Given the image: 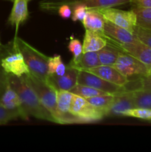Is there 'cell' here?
Here are the masks:
<instances>
[{"label":"cell","mask_w":151,"mask_h":152,"mask_svg":"<svg viewBox=\"0 0 151 152\" xmlns=\"http://www.w3.org/2000/svg\"><path fill=\"white\" fill-rule=\"evenodd\" d=\"M18 117H21L19 111L9 110L0 104V125L6 124Z\"/></svg>","instance_id":"28"},{"label":"cell","mask_w":151,"mask_h":152,"mask_svg":"<svg viewBox=\"0 0 151 152\" xmlns=\"http://www.w3.org/2000/svg\"><path fill=\"white\" fill-rule=\"evenodd\" d=\"M102 34L107 38L122 44L133 42L137 39L134 34L107 20L105 21L103 32Z\"/></svg>","instance_id":"14"},{"label":"cell","mask_w":151,"mask_h":152,"mask_svg":"<svg viewBox=\"0 0 151 152\" xmlns=\"http://www.w3.org/2000/svg\"><path fill=\"white\" fill-rule=\"evenodd\" d=\"M133 108L135 106L132 91H126L115 95L113 102L107 111V116H121L123 112Z\"/></svg>","instance_id":"15"},{"label":"cell","mask_w":151,"mask_h":152,"mask_svg":"<svg viewBox=\"0 0 151 152\" xmlns=\"http://www.w3.org/2000/svg\"><path fill=\"white\" fill-rule=\"evenodd\" d=\"M114 97H115V95L107 94L99 95V96H93V97H90L86 99L92 105L105 111L107 116V111L113 102Z\"/></svg>","instance_id":"23"},{"label":"cell","mask_w":151,"mask_h":152,"mask_svg":"<svg viewBox=\"0 0 151 152\" xmlns=\"http://www.w3.org/2000/svg\"><path fill=\"white\" fill-rule=\"evenodd\" d=\"M107 45V41L101 33L86 30L82 48L83 53L97 52Z\"/></svg>","instance_id":"16"},{"label":"cell","mask_w":151,"mask_h":152,"mask_svg":"<svg viewBox=\"0 0 151 152\" xmlns=\"http://www.w3.org/2000/svg\"><path fill=\"white\" fill-rule=\"evenodd\" d=\"M105 37L106 38L107 43L113 45L120 50L133 55L139 60L145 64L149 68L150 72V74H151V48L142 43L139 39H136L133 42L122 44V43H119L111 39L107 38L105 36Z\"/></svg>","instance_id":"9"},{"label":"cell","mask_w":151,"mask_h":152,"mask_svg":"<svg viewBox=\"0 0 151 152\" xmlns=\"http://www.w3.org/2000/svg\"><path fill=\"white\" fill-rule=\"evenodd\" d=\"M121 51L122 50L113 45L107 43L106 46L97 51L101 65L113 66Z\"/></svg>","instance_id":"20"},{"label":"cell","mask_w":151,"mask_h":152,"mask_svg":"<svg viewBox=\"0 0 151 152\" xmlns=\"http://www.w3.org/2000/svg\"><path fill=\"white\" fill-rule=\"evenodd\" d=\"M132 0H59V1H49L41 4L42 8L46 10H53L57 8L61 4H66L70 7H73L78 4H84L87 9H95L99 10L103 8L113 7L115 6L127 4L131 2Z\"/></svg>","instance_id":"6"},{"label":"cell","mask_w":151,"mask_h":152,"mask_svg":"<svg viewBox=\"0 0 151 152\" xmlns=\"http://www.w3.org/2000/svg\"><path fill=\"white\" fill-rule=\"evenodd\" d=\"M139 89H151V74L139 78Z\"/></svg>","instance_id":"32"},{"label":"cell","mask_w":151,"mask_h":152,"mask_svg":"<svg viewBox=\"0 0 151 152\" xmlns=\"http://www.w3.org/2000/svg\"><path fill=\"white\" fill-rule=\"evenodd\" d=\"M58 13L62 19H69L72 16V9L68 4H61L58 8Z\"/></svg>","instance_id":"31"},{"label":"cell","mask_w":151,"mask_h":152,"mask_svg":"<svg viewBox=\"0 0 151 152\" xmlns=\"http://www.w3.org/2000/svg\"><path fill=\"white\" fill-rule=\"evenodd\" d=\"M68 50L72 53L73 56V59H77L83 53L82 44L78 39L74 38L72 36L70 37L69 44H68Z\"/></svg>","instance_id":"29"},{"label":"cell","mask_w":151,"mask_h":152,"mask_svg":"<svg viewBox=\"0 0 151 152\" xmlns=\"http://www.w3.org/2000/svg\"><path fill=\"white\" fill-rule=\"evenodd\" d=\"M13 48L23 55L30 73L45 81L48 77L49 57L20 38H15Z\"/></svg>","instance_id":"2"},{"label":"cell","mask_w":151,"mask_h":152,"mask_svg":"<svg viewBox=\"0 0 151 152\" xmlns=\"http://www.w3.org/2000/svg\"><path fill=\"white\" fill-rule=\"evenodd\" d=\"M0 104L9 110L19 111L21 118L24 120H28L29 117L24 111L22 101L19 94L11 87L9 82H7L5 89L0 97Z\"/></svg>","instance_id":"13"},{"label":"cell","mask_w":151,"mask_h":152,"mask_svg":"<svg viewBox=\"0 0 151 152\" xmlns=\"http://www.w3.org/2000/svg\"><path fill=\"white\" fill-rule=\"evenodd\" d=\"M70 91L72 92L73 94L76 95L82 96V97L85 98V99H88V98L93 97V96L107 94L106 92L102 91L94 88L90 87V86H84V85L78 84V83L72 89H70Z\"/></svg>","instance_id":"24"},{"label":"cell","mask_w":151,"mask_h":152,"mask_svg":"<svg viewBox=\"0 0 151 152\" xmlns=\"http://www.w3.org/2000/svg\"><path fill=\"white\" fill-rule=\"evenodd\" d=\"M7 82V74L2 69H0V97L5 89Z\"/></svg>","instance_id":"33"},{"label":"cell","mask_w":151,"mask_h":152,"mask_svg":"<svg viewBox=\"0 0 151 152\" xmlns=\"http://www.w3.org/2000/svg\"><path fill=\"white\" fill-rule=\"evenodd\" d=\"M121 116L135 117V118L151 121V109L143 108H133L132 109L127 110V111L123 112Z\"/></svg>","instance_id":"26"},{"label":"cell","mask_w":151,"mask_h":152,"mask_svg":"<svg viewBox=\"0 0 151 152\" xmlns=\"http://www.w3.org/2000/svg\"><path fill=\"white\" fill-rule=\"evenodd\" d=\"M78 84L90 86L110 94H118L126 91L124 86H120L103 80L101 77L85 71H79L78 74Z\"/></svg>","instance_id":"8"},{"label":"cell","mask_w":151,"mask_h":152,"mask_svg":"<svg viewBox=\"0 0 151 152\" xmlns=\"http://www.w3.org/2000/svg\"><path fill=\"white\" fill-rule=\"evenodd\" d=\"M135 108L151 109V89H139L132 91Z\"/></svg>","instance_id":"21"},{"label":"cell","mask_w":151,"mask_h":152,"mask_svg":"<svg viewBox=\"0 0 151 152\" xmlns=\"http://www.w3.org/2000/svg\"><path fill=\"white\" fill-rule=\"evenodd\" d=\"M67 66L62 62L60 55L49 57L48 59V74H56L62 76L66 72Z\"/></svg>","instance_id":"25"},{"label":"cell","mask_w":151,"mask_h":152,"mask_svg":"<svg viewBox=\"0 0 151 152\" xmlns=\"http://www.w3.org/2000/svg\"><path fill=\"white\" fill-rule=\"evenodd\" d=\"M78 70L67 65L66 72L62 76L56 74L48 75L46 82L57 90L70 91L77 84Z\"/></svg>","instance_id":"11"},{"label":"cell","mask_w":151,"mask_h":152,"mask_svg":"<svg viewBox=\"0 0 151 152\" xmlns=\"http://www.w3.org/2000/svg\"><path fill=\"white\" fill-rule=\"evenodd\" d=\"M131 2L138 7H151V0H132Z\"/></svg>","instance_id":"34"},{"label":"cell","mask_w":151,"mask_h":152,"mask_svg":"<svg viewBox=\"0 0 151 152\" xmlns=\"http://www.w3.org/2000/svg\"><path fill=\"white\" fill-rule=\"evenodd\" d=\"M70 113L78 117L81 123L99 121L107 116L105 111L92 105L85 98L76 94L72 99Z\"/></svg>","instance_id":"4"},{"label":"cell","mask_w":151,"mask_h":152,"mask_svg":"<svg viewBox=\"0 0 151 152\" xmlns=\"http://www.w3.org/2000/svg\"><path fill=\"white\" fill-rule=\"evenodd\" d=\"M85 71L92 73L106 81L120 86H124L129 82L127 77L123 75L118 70L110 65H100Z\"/></svg>","instance_id":"12"},{"label":"cell","mask_w":151,"mask_h":152,"mask_svg":"<svg viewBox=\"0 0 151 152\" xmlns=\"http://www.w3.org/2000/svg\"><path fill=\"white\" fill-rule=\"evenodd\" d=\"M100 65L97 52H86L81 53L77 59H73L68 65L78 71H87Z\"/></svg>","instance_id":"18"},{"label":"cell","mask_w":151,"mask_h":152,"mask_svg":"<svg viewBox=\"0 0 151 152\" xmlns=\"http://www.w3.org/2000/svg\"><path fill=\"white\" fill-rule=\"evenodd\" d=\"M29 0H13V6L8 18V22L12 26L16 27L18 31L19 25L28 17V3Z\"/></svg>","instance_id":"17"},{"label":"cell","mask_w":151,"mask_h":152,"mask_svg":"<svg viewBox=\"0 0 151 152\" xmlns=\"http://www.w3.org/2000/svg\"><path fill=\"white\" fill-rule=\"evenodd\" d=\"M15 51L1 59L0 67L7 74L16 77H20L29 74V68L25 63L23 55L18 50H15Z\"/></svg>","instance_id":"10"},{"label":"cell","mask_w":151,"mask_h":152,"mask_svg":"<svg viewBox=\"0 0 151 152\" xmlns=\"http://www.w3.org/2000/svg\"><path fill=\"white\" fill-rule=\"evenodd\" d=\"M25 82L34 91L40 102L50 111L56 120V123L60 124V114L56 105V91L47 82L35 77L30 73L23 76Z\"/></svg>","instance_id":"3"},{"label":"cell","mask_w":151,"mask_h":152,"mask_svg":"<svg viewBox=\"0 0 151 152\" xmlns=\"http://www.w3.org/2000/svg\"><path fill=\"white\" fill-rule=\"evenodd\" d=\"M134 35L142 43L151 48V30L136 25L133 32Z\"/></svg>","instance_id":"27"},{"label":"cell","mask_w":151,"mask_h":152,"mask_svg":"<svg viewBox=\"0 0 151 152\" xmlns=\"http://www.w3.org/2000/svg\"><path fill=\"white\" fill-rule=\"evenodd\" d=\"M87 11V8L85 5L81 4H76L73 7L72 10V20L73 22H82L83 19L85 17L86 13Z\"/></svg>","instance_id":"30"},{"label":"cell","mask_w":151,"mask_h":152,"mask_svg":"<svg viewBox=\"0 0 151 152\" xmlns=\"http://www.w3.org/2000/svg\"><path fill=\"white\" fill-rule=\"evenodd\" d=\"M105 21L106 19L99 10L95 9H87L82 23L86 30L102 33Z\"/></svg>","instance_id":"19"},{"label":"cell","mask_w":151,"mask_h":152,"mask_svg":"<svg viewBox=\"0 0 151 152\" xmlns=\"http://www.w3.org/2000/svg\"><path fill=\"white\" fill-rule=\"evenodd\" d=\"M113 67L125 77H146L150 75V69L145 64L124 51H121Z\"/></svg>","instance_id":"5"},{"label":"cell","mask_w":151,"mask_h":152,"mask_svg":"<svg viewBox=\"0 0 151 152\" xmlns=\"http://www.w3.org/2000/svg\"><path fill=\"white\" fill-rule=\"evenodd\" d=\"M98 10L103 15L106 20L110 21L121 28H125L133 34L137 25V19L136 14L132 10L129 11L109 7L99 9Z\"/></svg>","instance_id":"7"},{"label":"cell","mask_w":151,"mask_h":152,"mask_svg":"<svg viewBox=\"0 0 151 152\" xmlns=\"http://www.w3.org/2000/svg\"><path fill=\"white\" fill-rule=\"evenodd\" d=\"M7 80L11 87L19 94L22 103V107L27 115L33 116L36 118L56 123L50 111L41 104L34 91L25 82L23 76L7 74Z\"/></svg>","instance_id":"1"},{"label":"cell","mask_w":151,"mask_h":152,"mask_svg":"<svg viewBox=\"0 0 151 152\" xmlns=\"http://www.w3.org/2000/svg\"><path fill=\"white\" fill-rule=\"evenodd\" d=\"M137 19V25L151 30V7H138L132 8Z\"/></svg>","instance_id":"22"},{"label":"cell","mask_w":151,"mask_h":152,"mask_svg":"<svg viewBox=\"0 0 151 152\" xmlns=\"http://www.w3.org/2000/svg\"><path fill=\"white\" fill-rule=\"evenodd\" d=\"M1 42H0V48H1Z\"/></svg>","instance_id":"35"}]
</instances>
